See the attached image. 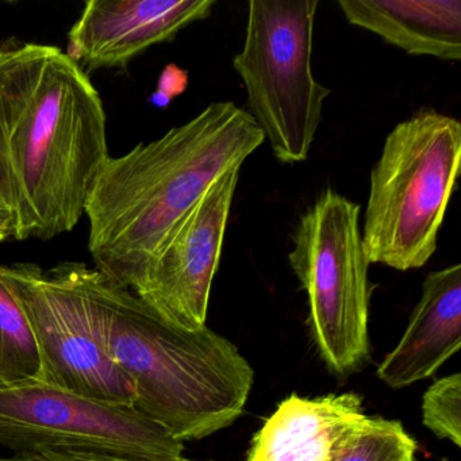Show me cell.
<instances>
[{
  "label": "cell",
  "instance_id": "obj_1",
  "mask_svg": "<svg viewBox=\"0 0 461 461\" xmlns=\"http://www.w3.org/2000/svg\"><path fill=\"white\" fill-rule=\"evenodd\" d=\"M110 158L104 102L53 45L0 42V201L10 237L50 241L74 230Z\"/></svg>",
  "mask_w": 461,
  "mask_h": 461
},
{
  "label": "cell",
  "instance_id": "obj_2",
  "mask_svg": "<svg viewBox=\"0 0 461 461\" xmlns=\"http://www.w3.org/2000/svg\"><path fill=\"white\" fill-rule=\"evenodd\" d=\"M264 142L247 110L215 102L158 139L110 156L86 203L94 268L133 291L207 190Z\"/></svg>",
  "mask_w": 461,
  "mask_h": 461
},
{
  "label": "cell",
  "instance_id": "obj_3",
  "mask_svg": "<svg viewBox=\"0 0 461 461\" xmlns=\"http://www.w3.org/2000/svg\"><path fill=\"white\" fill-rule=\"evenodd\" d=\"M96 330L131 380L139 411L179 439H202L244 411L255 372L236 345L203 326L161 317L133 291L72 261Z\"/></svg>",
  "mask_w": 461,
  "mask_h": 461
},
{
  "label": "cell",
  "instance_id": "obj_4",
  "mask_svg": "<svg viewBox=\"0 0 461 461\" xmlns=\"http://www.w3.org/2000/svg\"><path fill=\"white\" fill-rule=\"evenodd\" d=\"M460 164L461 123L449 115L420 110L388 133L361 231L369 264L404 272L430 260Z\"/></svg>",
  "mask_w": 461,
  "mask_h": 461
},
{
  "label": "cell",
  "instance_id": "obj_5",
  "mask_svg": "<svg viewBox=\"0 0 461 461\" xmlns=\"http://www.w3.org/2000/svg\"><path fill=\"white\" fill-rule=\"evenodd\" d=\"M288 253L306 293L310 333L339 379L369 360L368 315L374 285L360 228V204L328 188L299 220Z\"/></svg>",
  "mask_w": 461,
  "mask_h": 461
},
{
  "label": "cell",
  "instance_id": "obj_6",
  "mask_svg": "<svg viewBox=\"0 0 461 461\" xmlns=\"http://www.w3.org/2000/svg\"><path fill=\"white\" fill-rule=\"evenodd\" d=\"M318 6V0H252L244 47L233 59L247 112L283 164L309 158L331 94L312 75Z\"/></svg>",
  "mask_w": 461,
  "mask_h": 461
},
{
  "label": "cell",
  "instance_id": "obj_7",
  "mask_svg": "<svg viewBox=\"0 0 461 461\" xmlns=\"http://www.w3.org/2000/svg\"><path fill=\"white\" fill-rule=\"evenodd\" d=\"M0 445L15 453H102L176 461L185 444L134 406L87 398L41 380L0 384Z\"/></svg>",
  "mask_w": 461,
  "mask_h": 461
},
{
  "label": "cell",
  "instance_id": "obj_8",
  "mask_svg": "<svg viewBox=\"0 0 461 461\" xmlns=\"http://www.w3.org/2000/svg\"><path fill=\"white\" fill-rule=\"evenodd\" d=\"M0 274L31 323L41 357V382L133 406V385L102 342L72 261L50 269L33 263L0 264Z\"/></svg>",
  "mask_w": 461,
  "mask_h": 461
},
{
  "label": "cell",
  "instance_id": "obj_9",
  "mask_svg": "<svg viewBox=\"0 0 461 461\" xmlns=\"http://www.w3.org/2000/svg\"><path fill=\"white\" fill-rule=\"evenodd\" d=\"M240 169L223 175L183 218L133 293L185 329L206 326L212 280L222 256Z\"/></svg>",
  "mask_w": 461,
  "mask_h": 461
},
{
  "label": "cell",
  "instance_id": "obj_10",
  "mask_svg": "<svg viewBox=\"0 0 461 461\" xmlns=\"http://www.w3.org/2000/svg\"><path fill=\"white\" fill-rule=\"evenodd\" d=\"M214 6L215 0H88L69 31L68 56L87 75L126 68L150 47L209 18Z\"/></svg>",
  "mask_w": 461,
  "mask_h": 461
},
{
  "label": "cell",
  "instance_id": "obj_11",
  "mask_svg": "<svg viewBox=\"0 0 461 461\" xmlns=\"http://www.w3.org/2000/svg\"><path fill=\"white\" fill-rule=\"evenodd\" d=\"M366 417L355 393H293L256 433L248 461H331Z\"/></svg>",
  "mask_w": 461,
  "mask_h": 461
},
{
  "label": "cell",
  "instance_id": "obj_12",
  "mask_svg": "<svg viewBox=\"0 0 461 461\" xmlns=\"http://www.w3.org/2000/svg\"><path fill=\"white\" fill-rule=\"evenodd\" d=\"M461 348V266L430 272L401 341L385 356L377 377L393 390L436 374Z\"/></svg>",
  "mask_w": 461,
  "mask_h": 461
},
{
  "label": "cell",
  "instance_id": "obj_13",
  "mask_svg": "<svg viewBox=\"0 0 461 461\" xmlns=\"http://www.w3.org/2000/svg\"><path fill=\"white\" fill-rule=\"evenodd\" d=\"M350 25L411 56L461 59L460 0H339Z\"/></svg>",
  "mask_w": 461,
  "mask_h": 461
},
{
  "label": "cell",
  "instance_id": "obj_14",
  "mask_svg": "<svg viewBox=\"0 0 461 461\" xmlns=\"http://www.w3.org/2000/svg\"><path fill=\"white\" fill-rule=\"evenodd\" d=\"M41 375L31 323L0 274V384L41 380Z\"/></svg>",
  "mask_w": 461,
  "mask_h": 461
},
{
  "label": "cell",
  "instance_id": "obj_15",
  "mask_svg": "<svg viewBox=\"0 0 461 461\" xmlns=\"http://www.w3.org/2000/svg\"><path fill=\"white\" fill-rule=\"evenodd\" d=\"M415 452L399 420L366 417L331 461H414Z\"/></svg>",
  "mask_w": 461,
  "mask_h": 461
},
{
  "label": "cell",
  "instance_id": "obj_16",
  "mask_svg": "<svg viewBox=\"0 0 461 461\" xmlns=\"http://www.w3.org/2000/svg\"><path fill=\"white\" fill-rule=\"evenodd\" d=\"M423 425L438 438L461 447V374L442 377L423 393Z\"/></svg>",
  "mask_w": 461,
  "mask_h": 461
},
{
  "label": "cell",
  "instance_id": "obj_17",
  "mask_svg": "<svg viewBox=\"0 0 461 461\" xmlns=\"http://www.w3.org/2000/svg\"><path fill=\"white\" fill-rule=\"evenodd\" d=\"M40 455L48 461H149L136 458L117 457V456L102 455V453L72 452V450H42ZM176 461H195L179 458Z\"/></svg>",
  "mask_w": 461,
  "mask_h": 461
},
{
  "label": "cell",
  "instance_id": "obj_18",
  "mask_svg": "<svg viewBox=\"0 0 461 461\" xmlns=\"http://www.w3.org/2000/svg\"><path fill=\"white\" fill-rule=\"evenodd\" d=\"M10 239L9 212L4 202L0 201V244Z\"/></svg>",
  "mask_w": 461,
  "mask_h": 461
},
{
  "label": "cell",
  "instance_id": "obj_19",
  "mask_svg": "<svg viewBox=\"0 0 461 461\" xmlns=\"http://www.w3.org/2000/svg\"><path fill=\"white\" fill-rule=\"evenodd\" d=\"M0 461H48L40 453H15L12 457H0Z\"/></svg>",
  "mask_w": 461,
  "mask_h": 461
}]
</instances>
